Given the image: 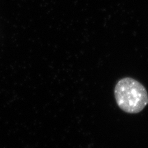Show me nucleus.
<instances>
[{
	"label": "nucleus",
	"mask_w": 148,
	"mask_h": 148,
	"mask_svg": "<svg viewBox=\"0 0 148 148\" xmlns=\"http://www.w3.org/2000/svg\"><path fill=\"white\" fill-rule=\"evenodd\" d=\"M114 95L120 109L128 114L140 112L148 104L146 88L131 77H125L118 81Z\"/></svg>",
	"instance_id": "obj_1"
}]
</instances>
